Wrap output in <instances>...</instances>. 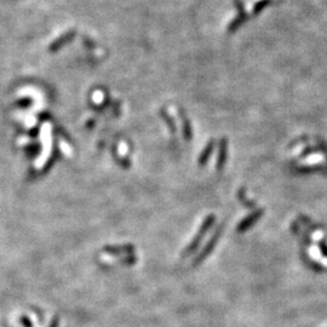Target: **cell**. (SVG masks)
<instances>
[{
  "instance_id": "cell-1",
  "label": "cell",
  "mask_w": 327,
  "mask_h": 327,
  "mask_svg": "<svg viewBox=\"0 0 327 327\" xmlns=\"http://www.w3.org/2000/svg\"><path fill=\"white\" fill-rule=\"evenodd\" d=\"M215 220H216V218H215V216H213V215H208L207 217H205L204 222H202L201 226H200L199 233H198L197 235H195V238L193 239L192 243H190L189 245H188L187 249L184 250L183 253H182V256H183V257H188V256H189V254H192L193 252L197 251V249H198V247H199L200 243H201V240H202V238H204V236H205V234L207 233L208 230H210V228H211V226H212L213 223H215Z\"/></svg>"
},
{
  "instance_id": "cell-2",
  "label": "cell",
  "mask_w": 327,
  "mask_h": 327,
  "mask_svg": "<svg viewBox=\"0 0 327 327\" xmlns=\"http://www.w3.org/2000/svg\"><path fill=\"white\" fill-rule=\"evenodd\" d=\"M221 233H222V226H220V228H218L217 230H216L215 233H213V235H212V238H211V240L208 241L207 244H206V246L204 247V250H202V251L199 253V256H198L197 258L194 259V262H193V264H194V266H197V264L201 263V262L204 261L206 257H207L208 254L211 253V251H212L213 247H215L216 243H217V241H218V238H220Z\"/></svg>"
},
{
  "instance_id": "cell-3",
  "label": "cell",
  "mask_w": 327,
  "mask_h": 327,
  "mask_svg": "<svg viewBox=\"0 0 327 327\" xmlns=\"http://www.w3.org/2000/svg\"><path fill=\"white\" fill-rule=\"evenodd\" d=\"M103 251L112 254H132L135 252V247L132 245H119V246H104Z\"/></svg>"
},
{
  "instance_id": "cell-4",
  "label": "cell",
  "mask_w": 327,
  "mask_h": 327,
  "mask_svg": "<svg viewBox=\"0 0 327 327\" xmlns=\"http://www.w3.org/2000/svg\"><path fill=\"white\" fill-rule=\"evenodd\" d=\"M226 151H228V142H226V138H222V141H221L220 143V153H218L217 163H216V167H217V170H220V171L226 165Z\"/></svg>"
},
{
  "instance_id": "cell-5",
  "label": "cell",
  "mask_w": 327,
  "mask_h": 327,
  "mask_svg": "<svg viewBox=\"0 0 327 327\" xmlns=\"http://www.w3.org/2000/svg\"><path fill=\"white\" fill-rule=\"evenodd\" d=\"M179 117H181L182 119V125H183V136L184 138L187 141H190L193 137V132H192V126H190V123H189V119H188L187 117H185L184 112L183 110H179Z\"/></svg>"
},
{
  "instance_id": "cell-6",
  "label": "cell",
  "mask_w": 327,
  "mask_h": 327,
  "mask_svg": "<svg viewBox=\"0 0 327 327\" xmlns=\"http://www.w3.org/2000/svg\"><path fill=\"white\" fill-rule=\"evenodd\" d=\"M213 149H215V141L211 140L210 142L207 143V146L205 147V149L202 151V153L200 154V156H199V165H200V166H202V165H205L206 163H207L208 158H210V155L212 154Z\"/></svg>"
},
{
  "instance_id": "cell-7",
  "label": "cell",
  "mask_w": 327,
  "mask_h": 327,
  "mask_svg": "<svg viewBox=\"0 0 327 327\" xmlns=\"http://www.w3.org/2000/svg\"><path fill=\"white\" fill-rule=\"evenodd\" d=\"M258 216H259V213H254V215L250 216L249 218H246V220H244L243 222H241L240 225H239V226H238V230H239V231H244V230H245V229L249 228V226H251L252 223H253L254 221L257 220V217H258Z\"/></svg>"
},
{
  "instance_id": "cell-8",
  "label": "cell",
  "mask_w": 327,
  "mask_h": 327,
  "mask_svg": "<svg viewBox=\"0 0 327 327\" xmlns=\"http://www.w3.org/2000/svg\"><path fill=\"white\" fill-rule=\"evenodd\" d=\"M161 117H163V119L166 122L167 126H169L170 132H171L172 135H176V125H175L174 120H172V118L170 117L169 113H166L165 110H161Z\"/></svg>"
},
{
  "instance_id": "cell-9",
  "label": "cell",
  "mask_w": 327,
  "mask_h": 327,
  "mask_svg": "<svg viewBox=\"0 0 327 327\" xmlns=\"http://www.w3.org/2000/svg\"><path fill=\"white\" fill-rule=\"evenodd\" d=\"M20 324H21V325H22L23 327H34V326H33L32 320H30V319L28 318L27 315H22V316H20Z\"/></svg>"
},
{
  "instance_id": "cell-10",
  "label": "cell",
  "mask_w": 327,
  "mask_h": 327,
  "mask_svg": "<svg viewBox=\"0 0 327 327\" xmlns=\"http://www.w3.org/2000/svg\"><path fill=\"white\" fill-rule=\"evenodd\" d=\"M58 325H60V318H58V316H53V318L51 319L49 327H58Z\"/></svg>"
},
{
  "instance_id": "cell-11",
  "label": "cell",
  "mask_w": 327,
  "mask_h": 327,
  "mask_svg": "<svg viewBox=\"0 0 327 327\" xmlns=\"http://www.w3.org/2000/svg\"><path fill=\"white\" fill-rule=\"evenodd\" d=\"M4 327H6V326H5V325H4Z\"/></svg>"
}]
</instances>
